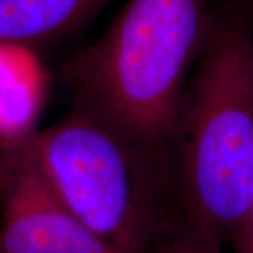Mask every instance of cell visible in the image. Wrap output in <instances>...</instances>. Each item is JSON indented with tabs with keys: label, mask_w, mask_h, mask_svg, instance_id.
Returning a JSON list of instances; mask_svg holds the SVG:
<instances>
[{
	"label": "cell",
	"mask_w": 253,
	"mask_h": 253,
	"mask_svg": "<svg viewBox=\"0 0 253 253\" xmlns=\"http://www.w3.org/2000/svg\"><path fill=\"white\" fill-rule=\"evenodd\" d=\"M168 154L181 228L231 245L253 189V0L212 14Z\"/></svg>",
	"instance_id": "6da1fadb"
},
{
	"label": "cell",
	"mask_w": 253,
	"mask_h": 253,
	"mask_svg": "<svg viewBox=\"0 0 253 253\" xmlns=\"http://www.w3.org/2000/svg\"><path fill=\"white\" fill-rule=\"evenodd\" d=\"M211 18L208 0H128L65 65L75 107L168 151Z\"/></svg>",
	"instance_id": "7a4b0ae2"
},
{
	"label": "cell",
	"mask_w": 253,
	"mask_h": 253,
	"mask_svg": "<svg viewBox=\"0 0 253 253\" xmlns=\"http://www.w3.org/2000/svg\"><path fill=\"white\" fill-rule=\"evenodd\" d=\"M66 207L117 253H148L174 197L168 151L138 142L90 111L16 142Z\"/></svg>",
	"instance_id": "3957f363"
},
{
	"label": "cell",
	"mask_w": 253,
	"mask_h": 253,
	"mask_svg": "<svg viewBox=\"0 0 253 253\" xmlns=\"http://www.w3.org/2000/svg\"><path fill=\"white\" fill-rule=\"evenodd\" d=\"M0 253H117L63 204L16 144L0 152Z\"/></svg>",
	"instance_id": "277c9868"
},
{
	"label": "cell",
	"mask_w": 253,
	"mask_h": 253,
	"mask_svg": "<svg viewBox=\"0 0 253 253\" xmlns=\"http://www.w3.org/2000/svg\"><path fill=\"white\" fill-rule=\"evenodd\" d=\"M113 0H0V45L34 51L79 31Z\"/></svg>",
	"instance_id": "5b68a950"
},
{
	"label": "cell",
	"mask_w": 253,
	"mask_h": 253,
	"mask_svg": "<svg viewBox=\"0 0 253 253\" xmlns=\"http://www.w3.org/2000/svg\"><path fill=\"white\" fill-rule=\"evenodd\" d=\"M158 253H224V248L191 235L179 225L163 234L158 242Z\"/></svg>",
	"instance_id": "8992f818"
},
{
	"label": "cell",
	"mask_w": 253,
	"mask_h": 253,
	"mask_svg": "<svg viewBox=\"0 0 253 253\" xmlns=\"http://www.w3.org/2000/svg\"><path fill=\"white\" fill-rule=\"evenodd\" d=\"M231 245L236 253H253V189L246 214Z\"/></svg>",
	"instance_id": "52a82bcc"
}]
</instances>
